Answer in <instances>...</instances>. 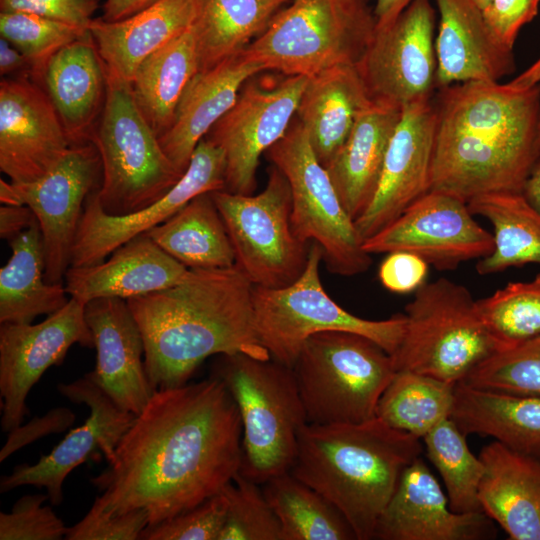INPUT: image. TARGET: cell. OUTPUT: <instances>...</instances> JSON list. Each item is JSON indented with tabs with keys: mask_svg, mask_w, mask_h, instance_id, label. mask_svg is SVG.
<instances>
[{
	"mask_svg": "<svg viewBox=\"0 0 540 540\" xmlns=\"http://www.w3.org/2000/svg\"><path fill=\"white\" fill-rule=\"evenodd\" d=\"M241 461V419L222 381L158 389L91 479L102 491L94 501L111 515L143 509L157 524L220 493Z\"/></svg>",
	"mask_w": 540,
	"mask_h": 540,
	"instance_id": "obj_1",
	"label": "cell"
},
{
	"mask_svg": "<svg viewBox=\"0 0 540 540\" xmlns=\"http://www.w3.org/2000/svg\"><path fill=\"white\" fill-rule=\"evenodd\" d=\"M435 20L430 0H412L392 25L376 30L356 64L372 101L402 109L433 97Z\"/></svg>",
	"mask_w": 540,
	"mask_h": 540,
	"instance_id": "obj_16",
	"label": "cell"
},
{
	"mask_svg": "<svg viewBox=\"0 0 540 540\" xmlns=\"http://www.w3.org/2000/svg\"><path fill=\"white\" fill-rule=\"evenodd\" d=\"M158 0H106L103 6L102 19L118 21L125 19Z\"/></svg>",
	"mask_w": 540,
	"mask_h": 540,
	"instance_id": "obj_54",
	"label": "cell"
},
{
	"mask_svg": "<svg viewBox=\"0 0 540 540\" xmlns=\"http://www.w3.org/2000/svg\"><path fill=\"white\" fill-rule=\"evenodd\" d=\"M402 340L392 354L396 371L409 370L457 385L496 347L463 284L425 282L405 306Z\"/></svg>",
	"mask_w": 540,
	"mask_h": 540,
	"instance_id": "obj_9",
	"label": "cell"
},
{
	"mask_svg": "<svg viewBox=\"0 0 540 540\" xmlns=\"http://www.w3.org/2000/svg\"><path fill=\"white\" fill-rule=\"evenodd\" d=\"M71 145L45 88L25 76L0 82V170L11 182L46 175Z\"/></svg>",
	"mask_w": 540,
	"mask_h": 540,
	"instance_id": "obj_20",
	"label": "cell"
},
{
	"mask_svg": "<svg viewBox=\"0 0 540 540\" xmlns=\"http://www.w3.org/2000/svg\"><path fill=\"white\" fill-rule=\"evenodd\" d=\"M48 494H27L8 513H0L1 540H60L67 527L50 506H43Z\"/></svg>",
	"mask_w": 540,
	"mask_h": 540,
	"instance_id": "obj_46",
	"label": "cell"
},
{
	"mask_svg": "<svg viewBox=\"0 0 540 540\" xmlns=\"http://www.w3.org/2000/svg\"><path fill=\"white\" fill-rule=\"evenodd\" d=\"M224 151L207 138L197 145L180 180L150 206L127 215H110L101 207L97 189L86 199L70 267L103 262L115 249L163 223L200 194L225 189Z\"/></svg>",
	"mask_w": 540,
	"mask_h": 540,
	"instance_id": "obj_18",
	"label": "cell"
},
{
	"mask_svg": "<svg viewBox=\"0 0 540 540\" xmlns=\"http://www.w3.org/2000/svg\"><path fill=\"white\" fill-rule=\"evenodd\" d=\"M539 4L540 0H492L482 12L493 35L513 50L521 28L535 18Z\"/></svg>",
	"mask_w": 540,
	"mask_h": 540,
	"instance_id": "obj_48",
	"label": "cell"
},
{
	"mask_svg": "<svg viewBox=\"0 0 540 540\" xmlns=\"http://www.w3.org/2000/svg\"><path fill=\"white\" fill-rule=\"evenodd\" d=\"M211 376L224 383L242 424L240 474L258 484L289 472L308 423L294 371L274 359L218 355Z\"/></svg>",
	"mask_w": 540,
	"mask_h": 540,
	"instance_id": "obj_5",
	"label": "cell"
},
{
	"mask_svg": "<svg viewBox=\"0 0 540 540\" xmlns=\"http://www.w3.org/2000/svg\"><path fill=\"white\" fill-rule=\"evenodd\" d=\"M422 452L420 438L377 416L361 423H307L290 472L341 511L357 540H370L403 471Z\"/></svg>",
	"mask_w": 540,
	"mask_h": 540,
	"instance_id": "obj_4",
	"label": "cell"
},
{
	"mask_svg": "<svg viewBox=\"0 0 540 540\" xmlns=\"http://www.w3.org/2000/svg\"><path fill=\"white\" fill-rule=\"evenodd\" d=\"M37 222L29 206L2 204L0 207V237L8 242Z\"/></svg>",
	"mask_w": 540,
	"mask_h": 540,
	"instance_id": "obj_52",
	"label": "cell"
},
{
	"mask_svg": "<svg viewBox=\"0 0 540 540\" xmlns=\"http://www.w3.org/2000/svg\"><path fill=\"white\" fill-rule=\"evenodd\" d=\"M434 1L439 14L437 89L469 81L498 82L514 72L513 50L493 35L473 0Z\"/></svg>",
	"mask_w": 540,
	"mask_h": 540,
	"instance_id": "obj_24",
	"label": "cell"
},
{
	"mask_svg": "<svg viewBox=\"0 0 540 540\" xmlns=\"http://www.w3.org/2000/svg\"><path fill=\"white\" fill-rule=\"evenodd\" d=\"M322 260L321 247L311 242L306 267L294 283L282 288L253 286L255 330L271 358L292 368L304 342L322 331L357 333L394 354L404 333V313L369 320L345 310L322 286Z\"/></svg>",
	"mask_w": 540,
	"mask_h": 540,
	"instance_id": "obj_10",
	"label": "cell"
},
{
	"mask_svg": "<svg viewBox=\"0 0 540 540\" xmlns=\"http://www.w3.org/2000/svg\"><path fill=\"white\" fill-rule=\"evenodd\" d=\"M411 2L412 0H376L373 10L376 30L385 29L392 25Z\"/></svg>",
	"mask_w": 540,
	"mask_h": 540,
	"instance_id": "obj_55",
	"label": "cell"
},
{
	"mask_svg": "<svg viewBox=\"0 0 540 540\" xmlns=\"http://www.w3.org/2000/svg\"><path fill=\"white\" fill-rule=\"evenodd\" d=\"M243 51L264 70L310 77L356 65L376 32L367 0H290Z\"/></svg>",
	"mask_w": 540,
	"mask_h": 540,
	"instance_id": "obj_6",
	"label": "cell"
},
{
	"mask_svg": "<svg viewBox=\"0 0 540 540\" xmlns=\"http://www.w3.org/2000/svg\"><path fill=\"white\" fill-rule=\"evenodd\" d=\"M264 495L281 527V540L357 539L341 511L290 471L264 483Z\"/></svg>",
	"mask_w": 540,
	"mask_h": 540,
	"instance_id": "obj_38",
	"label": "cell"
},
{
	"mask_svg": "<svg viewBox=\"0 0 540 540\" xmlns=\"http://www.w3.org/2000/svg\"><path fill=\"white\" fill-rule=\"evenodd\" d=\"M253 286L236 264L189 269L172 287L126 300L143 336L155 391L187 384L212 355L271 359L255 330Z\"/></svg>",
	"mask_w": 540,
	"mask_h": 540,
	"instance_id": "obj_3",
	"label": "cell"
},
{
	"mask_svg": "<svg viewBox=\"0 0 540 540\" xmlns=\"http://www.w3.org/2000/svg\"><path fill=\"white\" fill-rule=\"evenodd\" d=\"M484 473L478 499L482 511L511 540H540V460L498 441L479 454Z\"/></svg>",
	"mask_w": 540,
	"mask_h": 540,
	"instance_id": "obj_27",
	"label": "cell"
},
{
	"mask_svg": "<svg viewBox=\"0 0 540 540\" xmlns=\"http://www.w3.org/2000/svg\"><path fill=\"white\" fill-rule=\"evenodd\" d=\"M85 304L70 297L67 304L40 323L0 326L1 428L11 432L27 413L26 398L51 366L62 364L74 344L94 348L85 319Z\"/></svg>",
	"mask_w": 540,
	"mask_h": 540,
	"instance_id": "obj_17",
	"label": "cell"
},
{
	"mask_svg": "<svg viewBox=\"0 0 540 540\" xmlns=\"http://www.w3.org/2000/svg\"><path fill=\"white\" fill-rule=\"evenodd\" d=\"M238 473L223 492L227 513L218 540H281V527L263 489Z\"/></svg>",
	"mask_w": 540,
	"mask_h": 540,
	"instance_id": "obj_44",
	"label": "cell"
},
{
	"mask_svg": "<svg viewBox=\"0 0 540 540\" xmlns=\"http://www.w3.org/2000/svg\"><path fill=\"white\" fill-rule=\"evenodd\" d=\"M149 524L145 510H132L120 515L105 512L93 502L87 514L67 528V540H138Z\"/></svg>",
	"mask_w": 540,
	"mask_h": 540,
	"instance_id": "obj_47",
	"label": "cell"
},
{
	"mask_svg": "<svg viewBox=\"0 0 540 540\" xmlns=\"http://www.w3.org/2000/svg\"><path fill=\"white\" fill-rule=\"evenodd\" d=\"M460 383L480 389L540 397V335L513 348L493 353Z\"/></svg>",
	"mask_w": 540,
	"mask_h": 540,
	"instance_id": "obj_43",
	"label": "cell"
},
{
	"mask_svg": "<svg viewBox=\"0 0 540 540\" xmlns=\"http://www.w3.org/2000/svg\"><path fill=\"white\" fill-rule=\"evenodd\" d=\"M227 505V498L222 490L190 510L148 525L140 539L218 540L225 523Z\"/></svg>",
	"mask_w": 540,
	"mask_h": 540,
	"instance_id": "obj_45",
	"label": "cell"
},
{
	"mask_svg": "<svg viewBox=\"0 0 540 540\" xmlns=\"http://www.w3.org/2000/svg\"><path fill=\"white\" fill-rule=\"evenodd\" d=\"M539 146H540V124H539Z\"/></svg>",
	"mask_w": 540,
	"mask_h": 540,
	"instance_id": "obj_59",
	"label": "cell"
},
{
	"mask_svg": "<svg viewBox=\"0 0 540 540\" xmlns=\"http://www.w3.org/2000/svg\"><path fill=\"white\" fill-rule=\"evenodd\" d=\"M211 196L230 237L235 264L253 285L282 288L301 276L310 246L293 231L290 186L277 167L273 165L258 194L219 190Z\"/></svg>",
	"mask_w": 540,
	"mask_h": 540,
	"instance_id": "obj_12",
	"label": "cell"
},
{
	"mask_svg": "<svg viewBox=\"0 0 540 540\" xmlns=\"http://www.w3.org/2000/svg\"><path fill=\"white\" fill-rule=\"evenodd\" d=\"M468 206L491 224L494 239L492 252L477 260L478 274L540 264V211L522 192L483 194L470 200Z\"/></svg>",
	"mask_w": 540,
	"mask_h": 540,
	"instance_id": "obj_35",
	"label": "cell"
},
{
	"mask_svg": "<svg viewBox=\"0 0 540 540\" xmlns=\"http://www.w3.org/2000/svg\"><path fill=\"white\" fill-rule=\"evenodd\" d=\"M196 0H158L118 21L93 19L89 26L106 69L132 83L139 65L189 29Z\"/></svg>",
	"mask_w": 540,
	"mask_h": 540,
	"instance_id": "obj_29",
	"label": "cell"
},
{
	"mask_svg": "<svg viewBox=\"0 0 540 540\" xmlns=\"http://www.w3.org/2000/svg\"><path fill=\"white\" fill-rule=\"evenodd\" d=\"M265 71L244 51L211 68L198 71L186 86L171 127L158 137L160 145L182 173L198 143L234 105L244 83Z\"/></svg>",
	"mask_w": 540,
	"mask_h": 540,
	"instance_id": "obj_25",
	"label": "cell"
},
{
	"mask_svg": "<svg viewBox=\"0 0 540 540\" xmlns=\"http://www.w3.org/2000/svg\"><path fill=\"white\" fill-rule=\"evenodd\" d=\"M102 169L96 146H71L46 175L29 183L0 180L2 204L26 205L35 213L42 235L49 284L63 283L87 197L99 188Z\"/></svg>",
	"mask_w": 540,
	"mask_h": 540,
	"instance_id": "obj_14",
	"label": "cell"
},
{
	"mask_svg": "<svg viewBox=\"0 0 540 540\" xmlns=\"http://www.w3.org/2000/svg\"><path fill=\"white\" fill-rule=\"evenodd\" d=\"M12 254L0 269V323H32L64 307L63 283L45 281V260L39 223L8 242Z\"/></svg>",
	"mask_w": 540,
	"mask_h": 540,
	"instance_id": "obj_33",
	"label": "cell"
},
{
	"mask_svg": "<svg viewBox=\"0 0 540 540\" xmlns=\"http://www.w3.org/2000/svg\"><path fill=\"white\" fill-rule=\"evenodd\" d=\"M401 112L396 106L372 101L326 167L343 207L354 221L375 192Z\"/></svg>",
	"mask_w": 540,
	"mask_h": 540,
	"instance_id": "obj_31",
	"label": "cell"
},
{
	"mask_svg": "<svg viewBox=\"0 0 540 540\" xmlns=\"http://www.w3.org/2000/svg\"><path fill=\"white\" fill-rule=\"evenodd\" d=\"M109 256L94 265L69 267L64 279L70 297L83 304L104 297L127 300L172 287L189 272L145 233L125 242Z\"/></svg>",
	"mask_w": 540,
	"mask_h": 540,
	"instance_id": "obj_26",
	"label": "cell"
},
{
	"mask_svg": "<svg viewBox=\"0 0 540 540\" xmlns=\"http://www.w3.org/2000/svg\"><path fill=\"white\" fill-rule=\"evenodd\" d=\"M522 193L540 211V157L526 179Z\"/></svg>",
	"mask_w": 540,
	"mask_h": 540,
	"instance_id": "obj_57",
	"label": "cell"
},
{
	"mask_svg": "<svg viewBox=\"0 0 540 540\" xmlns=\"http://www.w3.org/2000/svg\"><path fill=\"white\" fill-rule=\"evenodd\" d=\"M292 369L309 424L376 417L379 399L396 372L391 354L378 343L347 331L311 335Z\"/></svg>",
	"mask_w": 540,
	"mask_h": 540,
	"instance_id": "obj_8",
	"label": "cell"
},
{
	"mask_svg": "<svg viewBox=\"0 0 540 540\" xmlns=\"http://www.w3.org/2000/svg\"><path fill=\"white\" fill-rule=\"evenodd\" d=\"M435 130L434 96L402 108L375 192L354 221L361 242L430 190Z\"/></svg>",
	"mask_w": 540,
	"mask_h": 540,
	"instance_id": "obj_21",
	"label": "cell"
},
{
	"mask_svg": "<svg viewBox=\"0 0 540 540\" xmlns=\"http://www.w3.org/2000/svg\"><path fill=\"white\" fill-rule=\"evenodd\" d=\"M75 415L69 409L61 407L51 410L42 418H34L30 424L19 426L9 432L7 442L0 451V462L6 460L11 454L26 444L33 442L42 436L50 433H59L65 430L74 421Z\"/></svg>",
	"mask_w": 540,
	"mask_h": 540,
	"instance_id": "obj_51",
	"label": "cell"
},
{
	"mask_svg": "<svg viewBox=\"0 0 540 540\" xmlns=\"http://www.w3.org/2000/svg\"><path fill=\"white\" fill-rule=\"evenodd\" d=\"M429 265L419 256L395 251L387 253L379 266L378 277L384 288L396 294L415 292L425 282Z\"/></svg>",
	"mask_w": 540,
	"mask_h": 540,
	"instance_id": "obj_50",
	"label": "cell"
},
{
	"mask_svg": "<svg viewBox=\"0 0 540 540\" xmlns=\"http://www.w3.org/2000/svg\"><path fill=\"white\" fill-rule=\"evenodd\" d=\"M57 388L69 401L86 405L88 418L38 462L19 464L2 476L1 493L33 485L45 488L50 503L58 506L63 501V483L74 468L96 456H104L108 465L114 462L116 448L136 415L118 407L86 375L71 383H59Z\"/></svg>",
	"mask_w": 540,
	"mask_h": 540,
	"instance_id": "obj_19",
	"label": "cell"
},
{
	"mask_svg": "<svg viewBox=\"0 0 540 540\" xmlns=\"http://www.w3.org/2000/svg\"><path fill=\"white\" fill-rule=\"evenodd\" d=\"M290 0H196L199 71L244 50Z\"/></svg>",
	"mask_w": 540,
	"mask_h": 540,
	"instance_id": "obj_37",
	"label": "cell"
},
{
	"mask_svg": "<svg viewBox=\"0 0 540 540\" xmlns=\"http://www.w3.org/2000/svg\"><path fill=\"white\" fill-rule=\"evenodd\" d=\"M372 102L356 65H340L308 77L296 118L326 168Z\"/></svg>",
	"mask_w": 540,
	"mask_h": 540,
	"instance_id": "obj_30",
	"label": "cell"
},
{
	"mask_svg": "<svg viewBox=\"0 0 540 540\" xmlns=\"http://www.w3.org/2000/svg\"><path fill=\"white\" fill-rule=\"evenodd\" d=\"M96 365L86 376L121 409L139 414L155 390L148 379L145 345L138 323L125 299L104 297L85 304Z\"/></svg>",
	"mask_w": 540,
	"mask_h": 540,
	"instance_id": "obj_23",
	"label": "cell"
},
{
	"mask_svg": "<svg viewBox=\"0 0 540 540\" xmlns=\"http://www.w3.org/2000/svg\"><path fill=\"white\" fill-rule=\"evenodd\" d=\"M466 436L448 418L422 438L427 457L444 482L450 509L456 513L482 511L478 492L484 465L470 451Z\"/></svg>",
	"mask_w": 540,
	"mask_h": 540,
	"instance_id": "obj_40",
	"label": "cell"
},
{
	"mask_svg": "<svg viewBox=\"0 0 540 540\" xmlns=\"http://www.w3.org/2000/svg\"><path fill=\"white\" fill-rule=\"evenodd\" d=\"M198 71L192 26L139 65L132 81L133 92L158 137L171 127L181 96Z\"/></svg>",
	"mask_w": 540,
	"mask_h": 540,
	"instance_id": "obj_36",
	"label": "cell"
},
{
	"mask_svg": "<svg viewBox=\"0 0 540 540\" xmlns=\"http://www.w3.org/2000/svg\"><path fill=\"white\" fill-rule=\"evenodd\" d=\"M451 418L465 435L490 436L540 460V397L455 386Z\"/></svg>",
	"mask_w": 540,
	"mask_h": 540,
	"instance_id": "obj_32",
	"label": "cell"
},
{
	"mask_svg": "<svg viewBox=\"0 0 540 540\" xmlns=\"http://www.w3.org/2000/svg\"><path fill=\"white\" fill-rule=\"evenodd\" d=\"M89 30L23 11H1L0 35L17 48L29 64V78L43 86L51 58Z\"/></svg>",
	"mask_w": 540,
	"mask_h": 540,
	"instance_id": "obj_42",
	"label": "cell"
},
{
	"mask_svg": "<svg viewBox=\"0 0 540 540\" xmlns=\"http://www.w3.org/2000/svg\"><path fill=\"white\" fill-rule=\"evenodd\" d=\"M476 304L496 352L540 335V273L528 281L509 282Z\"/></svg>",
	"mask_w": 540,
	"mask_h": 540,
	"instance_id": "obj_41",
	"label": "cell"
},
{
	"mask_svg": "<svg viewBox=\"0 0 540 540\" xmlns=\"http://www.w3.org/2000/svg\"><path fill=\"white\" fill-rule=\"evenodd\" d=\"M455 386L417 372L398 370L379 399L376 416L422 440L436 425L451 418Z\"/></svg>",
	"mask_w": 540,
	"mask_h": 540,
	"instance_id": "obj_39",
	"label": "cell"
},
{
	"mask_svg": "<svg viewBox=\"0 0 540 540\" xmlns=\"http://www.w3.org/2000/svg\"><path fill=\"white\" fill-rule=\"evenodd\" d=\"M189 269L229 268L235 252L211 192L196 196L163 223L144 232Z\"/></svg>",
	"mask_w": 540,
	"mask_h": 540,
	"instance_id": "obj_34",
	"label": "cell"
},
{
	"mask_svg": "<svg viewBox=\"0 0 540 540\" xmlns=\"http://www.w3.org/2000/svg\"><path fill=\"white\" fill-rule=\"evenodd\" d=\"M43 87L57 110L70 145L91 142L105 104L107 69L89 31L51 58Z\"/></svg>",
	"mask_w": 540,
	"mask_h": 540,
	"instance_id": "obj_28",
	"label": "cell"
},
{
	"mask_svg": "<svg viewBox=\"0 0 540 540\" xmlns=\"http://www.w3.org/2000/svg\"><path fill=\"white\" fill-rule=\"evenodd\" d=\"M258 74L244 83L234 105L204 137L224 151V190L242 195L254 194L259 158L287 132L308 80Z\"/></svg>",
	"mask_w": 540,
	"mask_h": 540,
	"instance_id": "obj_13",
	"label": "cell"
},
{
	"mask_svg": "<svg viewBox=\"0 0 540 540\" xmlns=\"http://www.w3.org/2000/svg\"><path fill=\"white\" fill-rule=\"evenodd\" d=\"M496 535L495 522L483 511L450 509L447 495L420 456L403 471L373 539L486 540Z\"/></svg>",
	"mask_w": 540,
	"mask_h": 540,
	"instance_id": "obj_22",
	"label": "cell"
},
{
	"mask_svg": "<svg viewBox=\"0 0 540 540\" xmlns=\"http://www.w3.org/2000/svg\"><path fill=\"white\" fill-rule=\"evenodd\" d=\"M506 84L516 90L529 89L540 84V57Z\"/></svg>",
	"mask_w": 540,
	"mask_h": 540,
	"instance_id": "obj_56",
	"label": "cell"
},
{
	"mask_svg": "<svg viewBox=\"0 0 540 540\" xmlns=\"http://www.w3.org/2000/svg\"><path fill=\"white\" fill-rule=\"evenodd\" d=\"M99 0H0L1 11L38 14L89 30Z\"/></svg>",
	"mask_w": 540,
	"mask_h": 540,
	"instance_id": "obj_49",
	"label": "cell"
},
{
	"mask_svg": "<svg viewBox=\"0 0 540 540\" xmlns=\"http://www.w3.org/2000/svg\"><path fill=\"white\" fill-rule=\"evenodd\" d=\"M430 190L465 202L522 192L540 157V84L523 90L490 81L438 89Z\"/></svg>",
	"mask_w": 540,
	"mask_h": 540,
	"instance_id": "obj_2",
	"label": "cell"
},
{
	"mask_svg": "<svg viewBox=\"0 0 540 540\" xmlns=\"http://www.w3.org/2000/svg\"><path fill=\"white\" fill-rule=\"evenodd\" d=\"M492 0H473V2L483 11Z\"/></svg>",
	"mask_w": 540,
	"mask_h": 540,
	"instance_id": "obj_58",
	"label": "cell"
},
{
	"mask_svg": "<svg viewBox=\"0 0 540 540\" xmlns=\"http://www.w3.org/2000/svg\"><path fill=\"white\" fill-rule=\"evenodd\" d=\"M474 216L464 200L429 190L394 221L364 240L362 248L370 255L409 252L438 271H453L493 250L492 232Z\"/></svg>",
	"mask_w": 540,
	"mask_h": 540,
	"instance_id": "obj_15",
	"label": "cell"
},
{
	"mask_svg": "<svg viewBox=\"0 0 540 540\" xmlns=\"http://www.w3.org/2000/svg\"><path fill=\"white\" fill-rule=\"evenodd\" d=\"M91 142L102 175L97 196L110 215H127L162 198L182 177L140 110L132 83L107 70L103 111Z\"/></svg>",
	"mask_w": 540,
	"mask_h": 540,
	"instance_id": "obj_7",
	"label": "cell"
},
{
	"mask_svg": "<svg viewBox=\"0 0 540 540\" xmlns=\"http://www.w3.org/2000/svg\"><path fill=\"white\" fill-rule=\"evenodd\" d=\"M29 64L25 56L6 39L0 37V75L2 78L21 73L29 78Z\"/></svg>",
	"mask_w": 540,
	"mask_h": 540,
	"instance_id": "obj_53",
	"label": "cell"
},
{
	"mask_svg": "<svg viewBox=\"0 0 540 540\" xmlns=\"http://www.w3.org/2000/svg\"><path fill=\"white\" fill-rule=\"evenodd\" d=\"M266 156L289 183L295 235L321 247L331 273L350 277L366 272L372 263L371 255L363 250L354 220L343 207L296 117Z\"/></svg>",
	"mask_w": 540,
	"mask_h": 540,
	"instance_id": "obj_11",
	"label": "cell"
}]
</instances>
